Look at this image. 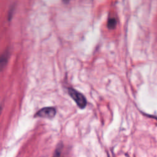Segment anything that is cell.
I'll use <instances>...</instances> for the list:
<instances>
[{
    "mask_svg": "<svg viewBox=\"0 0 157 157\" xmlns=\"http://www.w3.org/2000/svg\"><path fill=\"white\" fill-rule=\"evenodd\" d=\"M63 143L62 142L58 143L55 148V151L53 153L52 157H60L61 151L63 150Z\"/></svg>",
    "mask_w": 157,
    "mask_h": 157,
    "instance_id": "277c9868",
    "label": "cell"
},
{
    "mask_svg": "<svg viewBox=\"0 0 157 157\" xmlns=\"http://www.w3.org/2000/svg\"><path fill=\"white\" fill-rule=\"evenodd\" d=\"M68 93L79 108L83 109L86 107V99L83 94L72 88H68Z\"/></svg>",
    "mask_w": 157,
    "mask_h": 157,
    "instance_id": "6da1fadb",
    "label": "cell"
},
{
    "mask_svg": "<svg viewBox=\"0 0 157 157\" xmlns=\"http://www.w3.org/2000/svg\"><path fill=\"white\" fill-rule=\"evenodd\" d=\"M69 1V0H64V1L66 2H67Z\"/></svg>",
    "mask_w": 157,
    "mask_h": 157,
    "instance_id": "52a82bcc",
    "label": "cell"
},
{
    "mask_svg": "<svg viewBox=\"0 0 157 157\" xmlns=\"http://www.w3.org/2000/svg\"><path fill=\"white\" fill-rule=\"evenodd\" d=\"M1 112H2V107L0 105V115L1 113Z\"/></svg>",
    "mask_w": 157,
    "mask_h": 157,
    "instance_id": "8992f818",
    "label": "cell"
},
{
    "mask_svg": "<svg viewBox=\"0 0 157 157\" xmlns=\"http://www.w3.org/2000/svg\"><path fill=\"white\" fill-rule=\"evenodd\" d=\"M117 25V21L114 18H109L107 22V27L109 29H113Z\"/></svg>",
    "mask_w": 157,
    "mask_h": 157,
    "instance_id": "5b68a950",
    "label": "cell"
},
{
    "mask_svg": "<svg viewBox=\"0 0 157 157\" xmlns=\"http://www.w3.org/2000/svg\"><path fill=\"white\" fill-rule=\"evenodd\" d=\"M56 115V109L53 107H46L38 110L34 115V117L52 118Z\"/></svg>",
    "mask_w": 157,
    "mask_h": 157,
    "instance_id": "7a4b0ae2",
    "label": "cell"
},
{
    "mask_svg": "<svg viewBox=\"0 0 157 157\" xmlns=\"http://www.w3.org/2000/svg\"><path fill=\"white\" fill-rule=\"evenodd\" d=\"M9 58V52L6 50L0 55V70H2L6 66Z\"/></svg>",
    "mask_w": 157,
    "mask_h": 157,
    "instance_id": "3957f363",
    "label": "cell"
}]
</instances>
